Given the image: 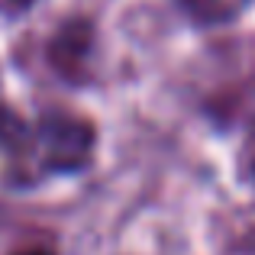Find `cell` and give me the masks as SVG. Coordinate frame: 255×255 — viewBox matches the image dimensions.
I'll return each instance as SVG.
<instances>
[{
  "label": "cell",
  "instance_id": "obj_1",
  "mask_svg": "<svg viewBox=\"0 0 255 255\" xmlns=\"http://www.w3.org/2000/svg\"><path fill=\"white\" fill-rule=\"evenodd\" d=\"M26 6V0H0V10H19Z\"/></svg>",
  "mask_w": 255,
  "mask_h": 255
},
{
  "label": "cell",
  "instance_id": "obj_2",
  "mask_svg": "<svg viewBox=\"0 0 255 255\" xmlns=\"http://www.w3.org/2000/svg\"><path fill=\"white\" fill-rule=\"evenodd\" d=\"M16 255H52L49 249H39V246H36V249H23V252H16Z\"/></svg>",
  "mask_w": 255,
  "mask_h": 255
}]
</instances>
